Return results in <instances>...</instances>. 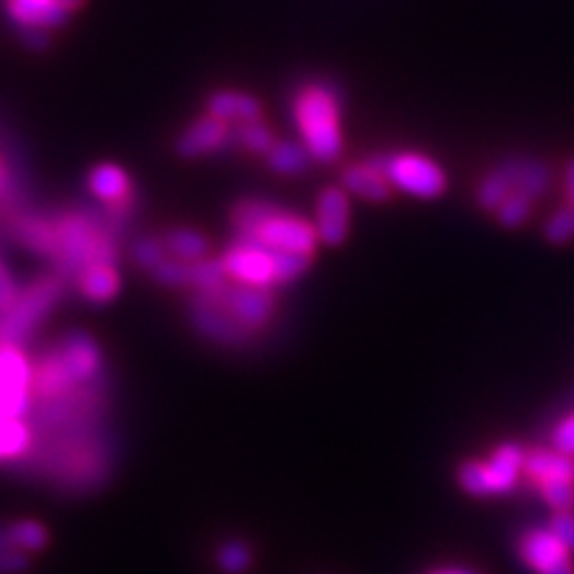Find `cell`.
Returning a JSON list of instances; mask_svg holds the SVG:
<instances>
[{
	"instance_id": "1",
	"label": "cell",
	"mask_w": 574,
	"mask_h": 574,
	"mask_svg": "<svg viewBox=\"0 0 574 574\" xmlns=\"http://www.w3.org/2000/svg\"><path fill=\"white\" fill-rule=\"evenodd\" d=\"M233 225L239 237L257 239V243L275 251L302 254L314 257L318 247V233L312 221L266 199H245L233 209Z\"/></svg>"
},
{
	"instance_id": "2",
	"label": "cell",
	"mask_w": 574,
	"mask_h": 574,
	"mask_svg": "<svg viewBox=\"0 0 574 574\" xmlns=\"http://www.w3.org/2000/svg\"><path fill=\"white\" fill-rule=\"evenodd\" d=\"M292 117L314 161H338L342 154V101L336 89L326 82L300 87L292 99Z\"/></svg>"
},
{
	"instance_id": "3",
	"label": "cell",
	"mask_w": 574,
	"mask_h": 574,
	"mask_svg": "<svg viewBox=\"0 0 574 574\" xmlns=\"http://www.w3.org/2000/svg\"><path fill=\"white\" fill-rule=\"evenodd\" d=\"M223 269L233 283L254 285V288H275L288 285L309 269L312 257L302 254L275 251L257 239L237 237L235 243L223 251Z\"/></svg>"
},
{
	"instance_id": "4",
	"label": "cell",
	"mask_w": 574,
	"mask_h": 574,
	"mask_svg": "<svg viewBox=\"0 0 574 574\" xmlns=\"http://www.w3.org/2000/svg\"><path fill=\"white\" fill-rule=\"evenodd\" d=\"M50 254L68 271H82L89 263L115 259L111 237L89 216H65L53 223Z\"/></svg>"
},
{
	"instance_id": "5",
	"label": "cell",
	"mask_w": 574,
	"mask_h": 574,
	"mask_svg": "<svg viewBox=\"0 0 574 574\" xmlns=\"http://www.w3.org/2000/svg\"><path fill=\"white\" fill-rule=\"evenodd\" d=\"M525 458L527 452L517 443H503L493 450L488 462H464L458 472L460 486L476 498L510 493L525 470Z\"/></svg>"
},
{
	"instance_id": "6",
	"label": "cell",
	"mask_w": 574,
	"mask_h": 574,
	"mask_svg": "<svg viewBox=\"0 0 574 574\" xmlns=\"http://www.w3.org/2000/svg\"><path fill=\"white\" fill-rule=\"evenodd\" d=\"M60 297V283L56 278L44 275L26 285L18 302L3 312L0 318V345H22L32 336L34 328L44 322L53 304Z\"/></svg>"
},
{
	"instance_id": "7",
	"label": "cell",
	"mask_w": 574,
	"mask_h": 574,
	"mask_svg": "<svg viewBox=\"0 0 574 574\" xmlns=\"http://www.w3.org/2000/svg\"><path fill=\"white\" fill-rule=\"evenodd\" d=\"M393 190L414 199H436L446 192L448 176L431 156L419 151H395L379 158Z\"/></svg>"
},
{
	"instance_id": "8",
	"label": "cell",
	"mask_w": 574,
	"mask_h": 574,
	"mask_svg": "<svg viewBox=\"0 0 574 574\" xmlns=\"http://www.w3.org/2000/svg\"><path fill=\"white\" fill-rule=\"evenodd\" d=\"M209 292H213L235 322L249 333L269 326V322L275 314V297L271 288L225 283L218 290H209Z\"/></svg>"
},
{
	"instance_id": "9",
	"label": "cell",
	"mask_w": 574,
	"mask_h": 574,
	"mask_svg": "<svg viewBox=\"0 0 574 574\" xmlns=\"http://www.w3.org/2000/svg\"><path fill=\"white\" fill-rule=\"evenodd\" d=\"M8 18L20 30H56L70 20L85 0H3Z\"/></svg>"
},
{
	"instance_id": "10",
	"label": "cell",
	"mask_w": 574,
	"mask_h": 574,
	"mask_svg": "<svg viewBox=\"0 0 574 574\" xmlns=\"http://www.w3.org/2000/svg\"><path fill=\"white\" fill-rule=\"evenodd\" d=\"M350 216H352V204H350V192L345 187H326L316 199V233L318 239L328 247H338L347 239L350 233Z\"/></svg>"
},
{
	"instance_id": "11",
	"label": "cell",
	"mask_w": 574,
	"mask_h": 574,
	"mask_svg": "<svg viewBox=\"0 0 574 574\" xmlns=\"http://www.w3.org/2000/svg\"><path fill=\"white\" fill-rule=\"evenodd\" d=\"M519 555L537 574H574L570 551L551 529H529L519 539Z\"/></svg>"
},
{
	"instance_id": "12",
	"label": "cell",
	"mask_w": 574,
	"mask_h": 574,
	"mask_svg": "<svg viewBox=\"0 0 574 574\" xmlns=\"http://www.w3.org/2000/svg\"><path fill=\"white\" fill-rule=\"evenodd\" d=\"M192 318H194V326L211 340L245 342L249 338V330H245L235 322L213 292H199L194 300Z\"/></svg>"
},
{
	"instance_id": "13",
	"label": "cell",
	"mask_w": 574,
	"mask_h": 574,
	"mask_svg": "<svg viewBox=\"0 0 574 574\" xmlns=\"http://www.w3.org/2000/svg\"><path fill=\"white\" fill-rule=\"evenodd\" d=\"M56 352L77 383H97L101 371V350L91 336H87V333H70V336L60 340Z\"/></svg>"
},
{
	"instance_id": "14",
	"label": "cell",
	"mask_w": 574,
	"mask_h": 574,
	"mask_svg": "<svg viewBox=\"0 0 574 574\" xmlns=\"http://www.w3.org/2000/svg\"><path fill=\"white\" fill-rule=\"evenodd\" d=\"M342 187L350 196H359L364 202L381 204L389 202L393 194V184L385 176L379 158H369V161L350 164L342 170Z\"/></svg>"
},
{
	"instance_id": "15",
	"label": "cell",
	"mask_w": 574,
	"mask_h": 574,
	"mask_svg": "<svg viewBox=\"0 0 574 574\" xmlns=\"http://www.w3.org/2000/svg\"><path fill=\"white\" fill-rule=\"evenodd\" d=\"M228 139H230L228 123H223V120L213 115H204L194 120V123L178 137L176 151L182 158H199L223 149Z\"/></svg>"
},
{
	"instance_id": "16",
	"label": "cell",
	"mask_w": 574,
	"mask_h": 574,
	"mask_svg": "<svg viewBox=\"0 0 574 574\" xmlns=\"http://www.w3.org/2000/svg\"><path fill=\"white\" fill-rule=\"evenodd\" d=\"M89 190L105 206L123 209L132 199V180L120 166L101 164L89 172Z\"/></svg>"
},
{
	"instance_id": "17",
	"label": "cell",
	"mask_w": 574,
	"mask_h": 574,
	"mask_svg": "<svg viewBox=\"0 0 574 574\" xmlns=\"http://www.w3.org/2000/svg\"><path fill=\"white\" fill-rule=\"evenodd\" d=\"M261 101L251 93L245 91H216L209 99V115L223 120V123H233V125H245L251 123V120H261Z\"/></svg>"
},
{
	"instance_id": "18",
	"label": "cell",
	"mask_w": 574,
	"mask_h": 574,
	"mask_svg": "<svg viewBox=\"0 0 574 574\" xmlns=\"http://www.w3.org/2000/svg\"><path fill=\"white\" fill-rule=\"evenodd\" d=\"M498 168L505 172V178L510 180L513 190L527 192L533 199L549 192L553 180L551 168L541 161H531V158H510V161L500 164Z\"/></svg>"
},
{
	"instance_id": "19",
	"label": "cell",
	"mask_w": 574,
	"mask_h": 574,
	"mask_svg": "<svg viewBox=\"0 0 574 574\" xmlns=\"http://www.w3.org/2000/svg\"><path fill=\"white\" fill-rule=\"evenodd\" d=\"M525 474L531 479L533 486L558 482V479H572L574 482V458L555 448H537L525 458Z\"/></svg>"
},
{
	"instance_id": "20",
	"label": "cell",
	"mask_w": 574,
	"mask_h": 574,
	"mask_svg": "<svg viewBox=\"0 0 574 574\" xmlns=\"http://www.w3.org/2000/svg\"><path fill=\"white\" fill-rule=\"evenodd\" d=\"M77 285H79V292H82V297L93 304L111 302L120 290V275L115 271V263L97 261V263L85 266V269L77 275Z\"/></svg>"
},
{
	"instance_id": "21",
	"label": "cell",
	"mask_w": 574,
	"mask_h": 574,
	"mask_svg": "<svg viewBox=\"0 0 574 574\" xmlns=\"http://www.w3.org/2000/svg\"><path fill=\"white\" fill-rule=\"evenodd\" d=\"M34 446V434L22 419H0V462L24 460Z\"/></svg>"
},
{
	"instance_id": "22",
	"label": "cell",
	"mask_w": 574,
	"mask_h": 574,
	"mask_svg": "<svg viewBox=\"0 0 574 574\" xmlns=\"http://www.w3.org/2000/svg\"><path fill=\"white\" fill-rule=\"evenodd\" d=\"M266 158L278 176H300L314 161L306 146L297 142H275Z\"/></svg>"
},
{
	"instance_id": "23",
	"label": "cell",
	"mask_w": 574,
	"mask_h": 574,
	"mask_svg": "<svg viewBox=\"0 0 574 574\" xmlns=\"http://www.w3.org/2000/svg\"><path fill=\"white\" fill-rule=\"evenodd\" d=\"M164 245L172 259L202 261L209 257V239L192 228H176L164 237Z\"/></svg>"
},
{
	"instance_id": "24",
	"label": "cell",
	"mask_w": 574,
	"mask_h": 574,
	"mask_svg": "<svg viewBox=\"0 0 574 574\" xmlns=\"http://www.w3.org/2000/svg\"><path fill=\"white\" fill-rule=\"evenodd\" d=\"M12 545H18L24 553H38L46 549L48 543V531L42 522L34 519H20V522H10L3 527Z\"/></svg>"
},
{
	"instance_id": "25",
	"label": "cell",
	"mask_w": 574,
	"mask_h": 574,
	"mask_svg": "<svg viewBox=\"0 0 574 574\" xmlns=\"http://www.w3.org/2000/svg\"><path fill=\"white\" fill-rule=\"evenodd\" d=\"M533 202H537V199L529 196L527 192L513 190L503 199V204L496 209L498 223L505 225V228H519V225H525L529 221L531 211H533Z\"/></svg>"
},
{
	"instance_id": "26",
	"label": "cell",
	"mask_w": 574,
	"mask_h": 574,
	"mask_svg": "<svg viewBox=\"0 0 574 574\" xmlns=\"http://www.w3.org/2000/svg\"><path fill=\"white\" fill-rule=\"evenodd\" d=\"M235 139L243 149L251 154H269L275 144V137L269 125H263L261 120H251V123L237 125L235 130Z\"/></svg>"
},
{
	"instance_id": "27",
	"label": "cell",
	"mask_w": 574,
	"mask_h": 574,
	"mask_svg": "<svg viewBox=\"0 0 574 574\" xmlns=\"http://www.w3.org/2000/svg\"><path fill=\"white\" fill-rule=\"evenodd\" d=\"M510 192H513V184H510V180L505 178V172L500 168H493L488 176L482 182H479L476 199L486 211L496 213V209L503 204V199Z\"/></svg>"
},
{
	"instance_id": "28",
	"label": "cell",
	"mask_w": 574,
	"mask_h": 574,
	"mask_svg": "<svg viewBox=\"0 0 574 574\" xmlns=\"http://www.w3.org/2000/svg\"><path fill=\"white\" fill-rule=\"evenodd\" d=\"M216 563L225 574H245L251 567V549L239 539L225 541L216 551Z\"/></svg>"
},
{
	"instance_id": "29",
	"label": "cell",
	"mask_w": 574,
	"mask_h": 574,
	"mask_svg": "<svg viewBox=\"0 0 574 574\" xmlns=\"http://www.w3.org/2000/svg\"><path fill=\"white\" fill-rule=\"evenodd\" d=\"M543 237L551 245H567L574 239V204L560 206L543 225Z\"/></svg>"
},
{
	"instance_id": "30",
	"label": "cell",
	"mask_w": 574,
	"mask_h": 574,
	"mask_svg": "<svg viewBox=\"0 0 574 574\" xmlns=\"http://www.w3.org/2000/svg\"><path fill=\"white\" fill-rule=\"evenodd\" d=\"M543 500L549 503L555 513L574 510V482L572 479H558V482H545L537 486Z\"/></svg>"
},
{
	"instance_id": "31",
	"label": "cell",
	"mask_w": 574,
	"mask_h": 574,
	"mask_svg": "<svg viewBox=\"0 0 574 574\" xmlns=\"http://www.w3.org/2000/svg\"><path fill=\"white\" fill-rule=\"evenodd\" d=\"M132 257H135V261L142 266V269L156 271L158 266L168 259V249L164 243H158V239L146 237V239H139V243L135 245Z\"/></svg>"
},
{
	"instance_id": "32",
	"label": "cell",
	"mask_w": 574,
	"mask_h": 574,
	"mask_svg": "<svg viewBox=\"0 0 574 574\" xmlns=\"http://www.w3.org/2000/svg\"><path fill=\"white\" fill-rule=\"evenodd\" d=\"M26 555L18 545H12L5 529L0 527V574H20L26 567Z\"/></svg>"
},
{
	"instance_id": "33",
	"label": "cell",
	"mask_w": 574,
	"mask_h": 574,
	"mask_svg": "<svg viewBox=\"0 0 574 574\" xmlns=\"http://www.w3.org/2000/svg\"><path fill=\"white\" fill-rule=\"evenodd\" d=\"M549 529L553 531V537L565 545V549L572 553L574 551V513L572 510H563V513H555Z\"/></svg>"
},
{
	"instance_id": "34",
	"label": "cell",
	"mask_w": 574,
	"mask_h": 574,
	"mask_svg": "<svg viewBox=\"0 0 574 574\" xmlns=\"http://www.w3.org/2000/svg\"><path fill=\"white\" fill-rule=\"evenodd\" d=\"M20 285L18 280L12 278L10 269L3 263V259H0V312H8L12 304L18 302L20 297Z\"/></svg>"
},
{
	"instance_id": "35",
	"label": "cell",
	"mask_w": 574,
	"mask_h": 574,
	"mask_svg": "<svg viewBox=\"0 0 574 574\" xmlns=\"http://www.w3.org/2000/svg\"><path fill=\"white\" fill-rule=\"evenodd\" d=\"M553 448L574 458V414H570L553 429Z\"/></svg>"
},
{
	"instance_id": "36",
	"label": "cell",
	"mask_w": 574,
	"mask_h": 574,
	"mask_svg": "<svg viewBox=\"0 0 574 574\" xmlns=\"http://www.w3.org/2000/svg\"><path fill=\"white\" fill-rule=\"evenodd\" d=\"M565 192H567V196L574 194V158L565 168Z\"/></svg>"
},
{
	"instance_id": "37",
	"label": "cell",
	"mask_w": 574,
	"mask_h": 574,
	"mask_svg": "<svg viewBox=\"0 0 574 574\" xmlns=\"http://www.w3.org/2000/svg\"><path fill=\"white\" fill-rule=\"evenodd\" d=\"M434 574H474L470 570H460V567H446V570H436Z\"/></svg>"
},
{
	"instance_id": "38",
	"label": "cell",
	"mask_w": 574,
	"mask_h": 574,
	"mask_svg": "<svg viewBox=\"0 0 574 574\" xmlns=\"http://www.w3.org/2000/svg\"><path fill=\"white\" fill-rule=\"evenodd\" d=\"M570 204H574V194H572V196H570Z\"/></svg>"
},
{
	"instance_id": "39",
	"label": "cell",
	"mask_w": 574,
	"mask_h": 574,
	"mask_svg": "<svg viewBox=\"0 0 574 574\" xmlns=\"http://www.w3.org/2000/svg\"><path fill=\"white\" fill-rule=\"evenodd\" d=\"M0 176H3V166H0Z\"/></svg>"
}]
</instances>
